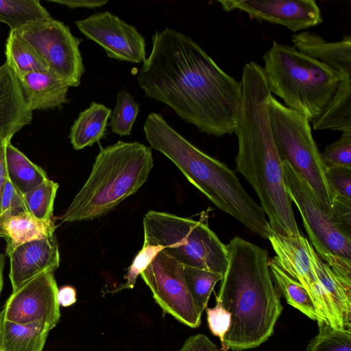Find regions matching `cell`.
Wrapping results in <instances>:
<instances>
[{
	"label": "cell",
	"instance_id": "obj_1",
	"mask_svg": "<svg viewBox=\"0 0 351 351\" xmlns=\"http://www.w3.org/2000/svg\"><path fill=\"white\" fill-rule=\"evenodd\" d=\"M152 43L138 72L145 96L167 105L202 132L215 136L235 133L240 82L184 33L167 27L154 32Z\"/></svg>",
	"mask_w": 351,
	"mask_h": 351
},
{
	"label": "cell",
	"instance_id": "obj_2",
	"mask_svg": "<svg viewBox=\"0 0 351 351\" xmlns=\"http://www.w3.org/2000/svg\"><path fill=\"white\" fill-rule=\"evenodd\" d=\"M239 82L241 106L234 133L238 138L236 170L258 195L272 232L296 236L300 231L272 136L269 114L271 93L262 66L254 61L245 64Z\"/></svg>",
	"mask_w": 351,
	"mask_h": 351
},
{
	"label": "cell",
	"instance_id": "obj_3",
	"mask_svg": "<svg viewBox=\"0 0 351 351\" xmlns=\"http://www.w3.org/2000/svg\"><path fill=\"white\" fill-rule=\"evenodd\" d=\"M228 267L216 295L231 314L223 351L256 348L273 334L282 305L265 249L236 237L226 245Z\"/></svg>",
	"mask_w": 351,
	"mask_h": 351
},
{
	"label": "cell",
	"instance_id": "obj_4",
	"mask_svg": "<svg viewBox=\"0 0 351 351\" xmlns=\"http://www.w3.org/2000/svg\"><path fill=\"white\" fill-rule=\"evenodd\" d=\"M154 166L152 148L117 141L101 148L86 182L60 217L61 222L101 217L135 193Z\"/></svg>",
	"mask_w": 351,
	"mask_h": 351
},
{
	"label": "cell",
	"instance_id": "obj_5",
	"mask_svg": "<svg viewBox=\"0 0 351 351\" xmlns=\"http://www.w3.org/2000/svg\"><path fill=\"white\" fill-rule=\"evenodd\" d=\"M263 59L262 67L271 93L309 122L321 114L339 82L347 77L293 46L276 41H273Z\"/></svg>",
	"mask_w": 351,
	"mask_h": 351
},
{
	"label": "cell",
	"instance_id": "obj_6",
	"mask_svg": "<svg viewBox=\"0 0 351 351\" xmlns=\"http://www.w3.org/2000/svg\"><path fill=\"white\" fill-rule=\"evenodd\" d=\"M143 223V245L162 247V251L184 265L224 275L228 263L227 246L206 221L149 210Z\"/></svg>",
	"mask_w": 351,
	"mask_h": 351
},
{
	"label": "cell",
	"instance_id": "obj_7",
	"mask_svg": "<svg viewBox=\"0 0 351 351\" xmlns=\"http://www.w3.org/2000/svg\"><path fill=\"white\" fill-rule=\"evenodd\" d=\"M287 191L296 205L317 255L341 282L351 289V236L331 219L311 186L286 161H282Z\"/></svg>",
	"mask_w": 351,
	"mask_h": 351
},
{
	"label": "cell",
	"instance_id": "obj_8",
	"mask_svg": "<svg viewBox=\"0 0 351 351\" xmlns=\"http://www.w3.org/2000/svg\"><path fill=\"white\" fill-rule=\"evenodd\" d=\"M269 114L274 141L280 160L311 186L329 214L332 196L326 178V167L313 139L310 122L302 114L287 108L272 94L269 99Z\"/></svg>",
	"mask_w": 351,
	"mask_h": 351
},
{
	"label": "cell",
	"instance_id": "obj_9",
	"mask_svg": "<svg viewBox=\"0 0 351 351\" xmlns=\"http://www.w3.org/2000/svg\"><path fill=\"white\" fill-rule=\"evenodd\" d=\"M47 64L48 70L69 87L81 84L85 71L80 45L70 27L52 17L17 29Z\"/></svg>",
	"mask_w": 351,
	"mask_h": 351
},
{
	"label": "cell",
	"instance_id": "obj_10",
	"mask_svg": "<svg viewBox=\"0 0 351 351\" xmlns=\"http://www.w3.org/2000/svg\"><path fill=\"white\" fill-rule=\"evenodd\" d=\"M163 314L191 328L201 324V316L188 290L184 265L160 251L141 274Z\"/></svg>",
	"mask_w": 351,
	"mask_h": 351
},
{
	"label": "cell",
	"instance_id": "obj_11",
	"mask_svg": "<svg viewBox=\"0 0 351 351\" xmlns=\"http://www.w3.org/2000/svg\"><path fill=\"white\" fill-rule=\"evenodd\" d=\"M58 293L53 272L42 273L12 291L0 315L9 322H42L53 328L61 316Z\"/></svg>",
	"mask_w": 351,
	"mask_h": 351
},
{
	"label": "cell",
	"instance_id": "obj_12",
	"mask_svg": "<svg viewBox=\"0 0 351 351\" xmlns=\"http://www.w3.org/2000/svg\"><path fill=\"white\" fill-rule=\"evenodd\" d=\"M78 29L100 45L108 58L132 63H143L146 43L136 28L108 11L96 12L75 21Z\"/></svg>",
	"mask_w": 351,
	"mask_h": 351
},
{
	"label": "cell",
	"instance_id": "obj_13",
	"mask_svg": "<svg viewBox=\"0 0 351 351\" xmlns=\"http://www.w3.org/2000/svg\"><path fill=\"white\" fill-rule=\"evenodd\" d=\"M223 10H238L251 19L282 25L294 33L323 22L314 0H223L217 1Z\"/></svg>",
	"mask_w": 351,
	"mask_h": 351
},
{
	"label": "cell",
	"instance_id": "obj_14",
	"mask_svg": "<svg viewBox=\"0 0 351 351\" xmlns=\"http://www.w3.org/2000/svg\"><path fill=\"white\" fill-rule=\"evenodd\" d=\"M268 240L276 253L272 258L274 261L307 291L315 306L317 320L327 322L324 294L312 267L308 239L301 232L296 236L286 237L271 232Z\"/></svg>",
	"mask_w": 351,
	"mask_h": 351
},
{
	"label": "cell",
	"instance_id": "obj_15",
	"mask_svg": "<svg viewBox=\"0 0 351 351\" xmlns=\"http://www.w3.org/2000/svg\"><path fill=\"white\" fill-rule=\"evenodd\" d=\"M8 256L12 291L42 273L54 272L60 261L55 235L22 244Z\"/></svg>",
	"mask_w": 351,
	"mask_h": 351
},
{
	"label": "cell",
	"instance_id": "obj_16",
	"mask_svg": "<svg viewBox=\"0 0 351 351\" xmlns=\"http://www.w3.org/2000/svg\"><path fill=\"white\" fill-rule=\"evenodd\" d=\"M309 254L314 273L324 294L328 323L336 329H351V289L341 282L311 245Z\"/></svg>",
	"mask_w": 351,
	"mask_h": 351
},
{
	"label": "cell",
	"instance_id": "obj_17",
	"mask_svg": "<svg viewBox=\"0 0 351 351\" xmlns=\"http://www.w3.org/2000/svg\"><path fill=\"white\" fill-rule=\"evenodd\" d=\"M5 63L0 75V135L12 136L33 120L32 112L26 106L18 79Z\"/></svg>",
	"mask_w": 351,
	"mask_h": 351
},
{
	"label": "cell",
	"instance_id": "obj_18",
	"mask_svg": "<svg viewBox=\"0 0 351 351\" xmlns=\"http://www.w3.org/2000/svg\"><path fill=\"white\" fill-rule=\"evenodd\" d=\"M18 81L24 101L32 112L61 108L69 101L70 87L49 70L27 73Z\"/></svg>",
	"mask_w": 351,
	"mask_h": 351
},
{
	"label": "cell",
	"instance_id": "obj_19",
	"mask_svg": "<svg viewBox=\"0 0 351 351\" xmlns=\"http://www.w3.org/2000/svg\"><path fill=\"white\" fill-rule=\"evenodd\" d=\"M293 47L304 54L330 66L343 76H351V35L328 42L319 34L302 31L291 36Z\"/></svg>",
	"mask_w": 351,
	"mask_h": 351
},
{
	"label": "cell",
	"instance_id": "obj_20",
	"mask_svg": "<svg viewBox=\"0 0 351 351\" xmlns=\"http://www.w3.org/2000/svg\"><path fill=\"white\" fill-rule=\"evenodd\" d=\"M51 329L42 322H9L0 315V351H43Z\"/></svg>",
	"mask_w": 351,
	"mask_h": 351
},
{
	"label": "cell",
	"instance_id": "obj_21",
	"mask_svg": "<svg viewBox=\"0 0 351 351\" xmlns=\"http://www.w3.org/2000/svg\"><path fill=\"white\" fill-rule=\"evenodd\" d=\"M112 110L102 104L91 102L81 112L70 129L69 139L75 150L92 146L106 134Z\"/></svg>",
	"mask_w": 351,
	"mask_h": 351
},
{
	"label": "cell",
	"instance_id": "obj_22",
	"mask_svg": "<svg viewBox=\"0 0 351 351\" xmlns=\"http://www.w3.org/2000/svg\"><path fill=\"white\" fill-rule=\"evenodd\" d=\"M55 230L52 219H38L28 212L12 217L2 226L6 255L22 244L54 236Z\"/></svg>",
	"mask_w": 351,
	"mask_h": 351
},
{
	"label": "cell",
	"instance_id": "obj_23",
	"mask_svg": "<svg viewBox=\"0 0 351 351\" xmlns=\"http://www.w3.org/2000/svg\"><path fill=\"white\" fill-rule=\"evenodd\" d=\"M5 165L8 179L22 195L49 179L45 171L14 147L11 141L6 144Z\"/></svg>",
	"mask_w": 351,
	"mask_h": 351
},
{
	"label": "cell",
	"instance_id": "obj_24",
	"mask_svg": "<svg viewBox=\"0 0 351 351\" xmlns=\"http://www.w3.org/2000/svg\"><path fill=\"white\" fill-rule=\"evenodd\" d=\"M5 62L17 79L32 72L48 70L45 61L17 30H10L5 45Z\"/></svg>",
	"mask_w": 351,
	"mask_h": 351
},
{
	"label": "cell",
	"instance_id": "obj_25",
	"mask_svg": "<svg viewBox=\"0 0 351 351\" xmlns=\"http://www.w3.org/2000/svg\"><path fill=\"white\" fill-rule=\"evenodd\" d=\"M51 17L39 0H0V22L10 30Z\"/></svg>",
	"mask_w": 351,
	"mask_h": 351
},
{
	"label": "cell",
	"instance_id": "obj_26",
	"mask_svg": "<svg viewBox=\"0 0 351 351\" xmlns=\"http://www.w3.org/2000/svg\"><path fill=\"white\" fill-rule=\"evenodd\" d=\"M269 267L271 277L285 298L287 302L308 318L317 321L318 316L315 306L304 287L288 276L273 258L269 259Z\"/></svg>",
	"mask_w": 351,
	"mask_h": 351
},
{
	"label": "cell",
	"instance_id": "obj_27",
	"mask_svg": "<svg viewBox=\"0 0 351 351\" xmlns=\"http://www.w3.org/2000/svg\"><path fill=\"white\" fill-rule=\"evenodd\" d=\"M184 277L197 309L202 315L207 308L215 285L222 280L223 276L219 273L184 265Z\"/></svg>",
	"mask_w": 351,
	"mask_h": 351
},
{
	"label": "cell",
	"instance_id": "obj_28",
	"mask_svg": "<svg viewBox=\"0 0 351 351\" xmlns=\"http://www.w3.org/2000/svg\"><path fill=\"white\" fill-rule=\"evenodd\" d=\"M139 111V104L132 95L125 89L120 90L109 117L112 132L120 136L130 135Z\"/></svg>",
	"mask_w": 351,
	"mask_h": 351
},
{
	"label": "cell",
	"instance_id": "obj_29",
	"mask_svg": "<svg viewBox=\"0 0 351 351\" xmlns=\"http://www.w3.org/2000/svg\"><path fill=\"white\" fill-rule=\"evenodd\" d=\"M58 187L57 182L49 178L30 192L23 195L27 211L38 219H52Z\"/></svg>",
	"mask_w": 351,
	"mask_h": 351
},
{
	"label": "cell",
	"instance_id": "obj_30",
	"mask_svg": "<svg viewBox=\"0 0 351 351\" xmlns=\"http://www.w3.org/2000/svg\"><path fill=\"white\" fill-rule=\"evenodd\" d=\"M317 322L319 332L306 351H351V329H336L326 321Z\"/></svg>",
	"mask_w": 351,
	"mask_h": 351
},
{
	"label": "cell",
	"instance_id": "obj_31",
	"mask_svg": "<svg viewBox=\"0 0 351 351\" xmlns=\"http://www.w3.org/2000/svg\"><path fill=\"white\" fill-rule=\"evenodd\" d=\"M321 156L327 169H351V133H342L337 141L326 147Z\"/></svg>",
	"mask_w": 351,
	"mask_h": 351
},
{
	"label": "cell",
	"instance_id": "obj_32",
	"mask_svg": "<svg viewBox=\"0 0 351 351\" xmlns=\"http://www.w3.org/2000/svg\"><path fill=\"white\" fill-rule=\"evenodd\" d=\"M162 249V247L160 245H143L124 276L125 282L119 285L114 290L108 291V293H115L123 289H133L137 277L148 267Z\"/></svg>",
	"mask_w": 351,
	"mask_h": 351
},
{
	"label": "cell",
	"instance_id": "obj_33",
	"mask_svg": "<svg viewBox=\"0 0 351 351\" xmlns=\"http://www.w3.org/2000/svg\"><path fill=\"white\" fill-rule=\"evenodd\" d=\"M23 212H27L23 195L7 179L1 202L0 233L4 238L3 225L12 217Z\"/></svg>",
	"mask_w": 351,
	"mask_h": 351
},
{
	"label": "cell",
	"instance_id": "obj_34",
	"mask_svg": "<svg viewBox=\"0 0 351 351\" xmlns=\"http://www.w3.org/2000/svg\"><path fill=\"white\" fill-rule=\"evenodd\" d=\"M325 178L332 198L351 199V169L326 168Z\"/></svg>",
	"mask_w": 351,
	"mask_h": 351
},
{
	"label": "cell",
	"instance_id": "obj_35",
	"mask_svg": "<svg viewBox=\"0 0 351 351\" xmlns=\"http://www.w3.org/2000/svg\"><path fill=\"white\" fill-rule=\"evenodd\" d=\"M207 322L210 332L220 339L222 343L231 324V314L216 300L213 308H206Z\"/></svg>",
	"mask_w": 351,
	"mask_h": 351
},
{
	"label": "cell",
	"instance_id": "obj_36",
	"mask_svg": "<svg viewBox=\"0 0 351 351\" xmlns=\"http://www.w3.org/2000/svg\"><path fill=\"white\" fill-rule=\"evenodd\" d=\"M332 200L329 213L332 221L345 233L351 236V199L333 197Z\"/></svg>",
	"mask_w": 351,
	"mask_h": 351
},
{
	"label": "cell",
	"instance_id": "obj_37",
	"mask_svg": "<svg viewBox=\"0 0 351 351\" xmlns=\"http://www.w3.org/2000/svg\"><path fill=\"white\" fill-rule=\"evenodd\" d=\"M178 351H219L206 335L197 334L188 337Z\"/></svg>",
	"mask_w": 351,
	"mask_h": 351
},
{
	"label": "cell",
	"instance_id": "obj_38",
	"mask_svg": "<svg viewBox=\"0 0 351 351\" xmlns=\"http://www.w3.org/2000/svg\"><path fill=\"white\" fill-rule=\"evenodd\" d=\"M49 2L56 3L58 4H61L63 5H66L70 8H88V9H94L96 8H100L106 3H108V1L101 0V1H88V0H74V1H68V0H49Z\"/></svg>",
	"mask_w": 351,
	"mask_h": 351
},
{
	"label": "cell",
	"instance_id": "obj_39",
	"mask_svg": "<svg viewBox=\"0 0 351 351\" xmlns=\"http://www.w3.org/2000/svg\"><path fill=\"white\" fill-rule=\"evenodd\" d=\"M10 139L5 138L0 135V212L1 196L5 182L8 179L5 165V147L6 144ZM2 235L0 233V238Z\"/></svg>",
	"mask_w": 351,
	"mask_h": 351
},
{
	"label": "cell",
	"instance_id": "obj_40",
	"mask_svg": "<svg viewBox=\"0 0 351 351\" xmlns=\"http://www.w3.org/2000/svg\"><path fill=\"white\" fill-rule=\"evenodd\" d=\"M77 293L75 289L70 285H65L58 289V300L60 306L68 307L76 302Z\"/></svg>",
	"mask_w": 351,
	"mask_h": 351
},
{
	"label": "cell",
	"instance_id": "obj_41",
	"mask_svg": "<svg viewBox=\"0 0 351 351\" xmlns=\"http://www.w3.org/2000/svg\"><path fill=\"white\" fill-rule=\"evenodd\" d=\"M5 262V254L0 253V295L3 285V268Z\"/></svg>",
	"mask_w": 351,
	"mask_h": 351
},
{
	"label": "cell",
	"instance_id": "obj_42",
	"mask_svg": "<svg viewBox=\"0 0 351 351\" xmlns=\"http://www.w3.org/2000/svg\"><path fill=\"white\" fill-rule=\"evenodd\" d=\"M5 63H4V64H3L2 65L0 66V75L3 71V70L5 69Z\"/></svg>",
	"mask_w": 351,
	"mask_h": 351
}]
</instances>
